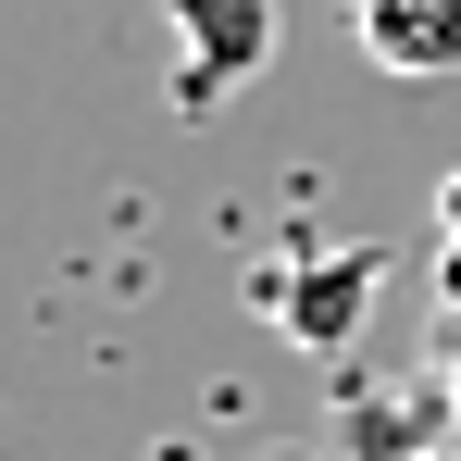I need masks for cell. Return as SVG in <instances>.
I'll return each mask as SVG.
<instances>
[{"label":"cell","instance_id":"6da1fadb","mask_svg":"<svg viewBox=\"0 0 461 461\" xmlns=\"http://www.w3.org/2000/svg\"><path fill=\"white\" fill-rule=\"evenodd\" d=\"M375 287H386V262H375V249H362V237H324V249L262 262V275H249V312H275V324L300 337L312 362H337V349L375 324Z\"/></svg>","mask_w":461,"mask_h":461},{"label":"cell","instance_id":"7a4b0ae2","mask_svg":"<svg viewBox=\"0 0 461 461\" xmlns=\"http://www.w3.org/2000/svg\"><path fill=\"white\" fill-rule=\"evenodd\" d=\"M162 50H175V113H225L275 63V0H162Z\"/></svg>","mask_w":461,"mask_h":461},{"label":"cell","instance_id":"3957f363","mask_svg":"<svg viewBox=\"0 0 461 461\" xmlns=\"http://www.w3.org/2000/svg\"><path fill=\"white\" fill-rule=\"evenodd\" d=\"M337 13H349V50L375 76H411V87L461 76V0H337Z\"/></svg>","mask_w":461,"mask_h":461},{"label":"cell","instance_id":"277c9868","mask_svg":"<svg viewBox=\"0 0 461 461\" xmlns=\"http://www.w3.org/2000/svg\"><path fill=\"white\" fill-rule=\"evenodd\" d=\"M449 225H461V187H449Z\"/></svg>","mask_w":461,"mask_h":461}]
</instances>
